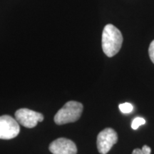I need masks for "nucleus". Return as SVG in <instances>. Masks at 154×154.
<instances>
[{
  "mask_svg": "<svg viewBox=\"0 0 154 154\" xmlns=\"http://www.w3.org/2000/svg\"><path fill=\"white\" fill-rule=\"evenodd\" d=\"M123 43L121 32L113 24L106 25L102 33V49L108 57H112L120 51Z\"/></svg>",
  "mask_w": 154,
  "mask_h": 154,
  "instance_id": "1",
  "label": "nucleus"
},
{
  "mask_svg": "<svg viewBox=\"0 0 154 154\" xmlns=\"http://www.w3.org/2000/svg\"><path fill=\"white\" fill-rule=\"evenodd\" d=\"M118 141V135L111 128H106L99 133L97 136L98 151L101 154H107L113 145Z\"/></svg>",
  "mask_w": 154,
  "mask_h": 154,
  "instance_id": "4",
  "label": "nucleus"
},
{
  "mask_svg": "<svg viewBox=\"0 0 154 154\" xmlns=\"http://www.w3.org/2000/svg\"><path fill=\"white\" fill-rule=\"evenodd\" d=\"M49 151L53 154H76L77 148L72 140L59 138L49 145Z\"/></svg>",
  "mask_w": 154,
  "mask_h": 154,
  "instance_id": "6",
  "label": "nucleus"
},
{
  "mask_svg": "<svg viewBox=\"0 0 154 154\" xmlns=\"http://www.w3.org/2000/svg\"><path fill=\"white\" fill-rule=\"evenodd\" d=\"M84 106L79 102L71 101L58 111L54 116V121L57 125L73 123L80 119Z\"/></svg>",
  "mask_w": 154,
  "mask_h": 154,
  "instance_id": "2",
  "label": "nucleus"
},
{
  "mask_svg": "<svg viewBox=\"0 0 154 154\" xmlns=\"http://www.w3.org/2000/svg\"><path fill=\"white\" fill-rule=\"evenodd\" d=\"M20 131L18 121L8 115L0 116V139L9 140L17 137Z\"/></svg>",
  "mask_w": 154,
  "mask_h": 154,
  "instance_id": "3",
  "label": "nucleus"
},
{
  "mask_svg": "<svg viewBox=\"0 0 154 154\" xmlns=\"http://www.w3.org/2000/svg\"><path fill=\"white\" fill-rule=\"evenodd\" d=\"M141 150L143 151L144 154H151V149L147 145H144Z\"/></svg>",
  "mask_w": 154,
  "mask_h": 154,
  "instance_id": "10",
  "label": "nucleus"
},
{
  "mask_svg": "<svg viewBox=\"0 0 154 154\" xmlns=\"http://www.w3.org/2000/svg\"><path fill=\"white\" fill-rule=\"evenodd\" d=\"M149 54L150 59L152 62L154 63V40L151 42V43L150 44L149 49Z\"/></svg>",
  "mask_w": 154,
  "mask_h": 154,
  "instance_id": "9",
  "label": "nucleus"
},
{
  "mask_svg": "<svg viewBox=\"0 0 154 154\" xmlns=\"http://www.w3.org/2000/svg\"><path fill=\"white\" fill-rule=\"evenodd\" d=\"M132 154H144L143 151L140 149H136L133 151Z\"/></svg>",
  "mask_w": 154,
  "mask_h": 154,
  "instance_id": "11",
  "label": "nucleus"
},
{
  "mask_svg": "<svg viewBox=\"0 0 154 154\" xmlns=\"http://www.w3.org/2000/svg\"><path fill=\"white\" fill-rule=\"evenodd\" d=\"M15 118L19 124L32 128L37 125L38 122L44 120V116L41 113L36 112L28 109H20L15 112Z\"/></svg>",
  "mask_w": 154,
  "mask_h": 154,
  "instance_id": "5",
  "label": "nucleus"
},
{
  "mask_svg": "<svg viewBox=\"0 0 154 154\" xmlns=\"http://www.w3.org/2000/svg\"><path fill=\"white\" fill-rule=\"evenodd\" d=\"M119 108L121 112L124 113H129L131 112L133 109H134L133 106L129 103H121V104L119 106Z\"/></svg>",
  "mask_w": 154,
  "mask_h": 154,
  "instance_id": "8",
  "label": "nucleus"
},
{
  "mask_svg": "<svg viewBox=\"0 0 154 154\" xmlns=\"http://www.w3.org/2000/svg\"><path fill=\"white\" fill-rule=\"evenodd\" d=\"M146 124V121L143 118L141 117H136V119H134V121H132L131 124V128L134 130L138 129V128L141 125H143Z\"/></svg>",
  "mask_w": 154,
  "mask_h": 154,
  "instance_id": "7",
  "label": "nucleus"
}]
</instances>
